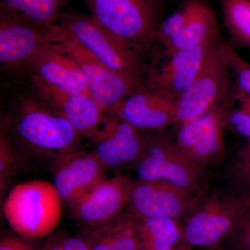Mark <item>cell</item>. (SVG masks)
<instances>
[{"label": "cell", "mask_w": 250, "mask_h": 250, "mask_svg": "<svg viewBox=\"0 0 250 250\" xmlns=\"http://www.w3.org/2000/svg\"><path fill=\"white\" fill-rule=\"evenodd\" d=\"M56 23L66 29L83 48L108 68L143 82L139 49L113 35L91 16L61 13Z\"/></svg>", "instance_id": "3957f363"}, {"label": "cell", "mask_w": 250, "mask_h": 250, "mask_svg": "<svg viewBox=\"0 0 250 250\" xmlns=\"http://www.w3.org/2000/svg\"><path fill=\"white\" fill-rule=\"evenodd\" d=\"M42 250H64L61 243L60 238H52L45 243Z\"/></svg>", "instance_id": "1f68e13d"}, {"label": "cell", "mask_w": 250, "mask_h": 250, "mask_svg": "<svg viewBox=\"0 0 250 250\" xmlns=\"http://www.w3.org/2000/svg\"><path fill=\"white\" fill-rule=\"evenodd\" d=\"M232 174L239 192L250 199V156L238 154Z\"/></svg>", "instance_id": "f1b7e54d"}, {"label": "cell", "mask_w": 250, "mask_h": 250, "mask_svg": "<svg viewBox=\"0 0 250 250\" xmlns=\"http://www.w3.org/2000/svg\"><path fill=\"white\" fill-rule=\"evenodd\" d=\"M134 180L118 174L104 179L68 206L71 217L84 227L103 225L125 211Z\"/></svg>", "instance_id": "9c48e42d"}, {"label": "cell", "mask_w": 250, "mask_h": 250, "mask_svg": "<svg viewBox=\"0 0 250 250\" xmlns=\"http://www.w3.org/2000/svg\"><path fill=\"white\" fill-rule=\"evenodd\" d=\"M22 160L4 125L0 135V188L4 193L11 181L22 167Z\"/></svg>", "instance_id": "d4e9b609"}, {"label": "cell", "mask_w": 250, "mask_h": 250, "mask_svg": "<svg viewBox=\"0 0 250 250\" xmlns=\"http://www.w3.org/2000/svg\"><path fill=\"white\" fill-rule=\"evenodd\" d=\"M213 42L171 53L164 52L167 59L149 72L146 87L179 98L197 77Z\"/></svg>", "instance_id": "2e32d148"}, {"label": "cell", "mask_w": 250, "mask_h": 250, "mask_svg": "<svg viewBox=\"0 0 250 250\" xmlns=\"http://www.w3.org/2000/svg\"><path fill=\"white\" fill-rule=\"evenodd\" d=\"M177 97L141 88L126 97L108 113L141 130H161L174 125Z\"/></svg>", "instance_id": "9a60e30c"}, {"label": "cell", "mask_w": 250, "mask_h": 250, "mask_svg": "<svg viewBox=\"0 0 250 250\" xmlns=\"http://www.w3.org/2000/svg\"><path fill=\"white\" fill-rule=\"evenodd\" d=\"M220 5L230 45L250 47V0H220Z\"/></svg>", "instance_id": "603a6c76"}, {"label": "cell", "mask_w": 250, "mask_h": 250, "mask_svg": "<svg viewBox=\"0 0 250 250\" xmlns=\"http://www.w3.org/2000/svg\"><path fill=\"white\" fill-rule=\"evenodd\" d=\"M224 51L234 80L233 85L250 95V63L243 60L229 42H224Z\"/></svg>", "instance_id": "4316f807"}, {"label": "cell", "mask_w": 250, "mask_h": 250, "mask_svg": "<svg viewBox=\"0 0 250 250\" xmlns=\"http://www.w3.org/2000/svg\"><path fill=\"white\" fill-rule=\"evenodd\" d=\"M137 229L143 250H171L183 241V228L174 219H139Z\"/></svg>", "instance_id": "44dd1931"}, {"label": "cell", "mask_w": 250, "mask_h": 250, "mask_svg": "<svg viewBox=\"0 0 250 250\" xmlns=\"http://www.w3.org/2000/svg\"><path fill=\"white\" fill-rule=\"evenodd\" d=\"M208 250H229L226 249V248H224L223 246H222L221 245H218V246H216L213 247V248H210Z\"/></svg>", "instance_id": "836d02e7"}, {"label": "cell", "mask_w": 250, "mask_h": 250, "mask_svg": "<svg viewBox=\"0 0 250 250\" xmlns=\"http://www.w3.org/2000/svg\"><path fill=\"white\" fill-rule=\"evenodd\" d=\"M193 192L166 182L134 180L125 211L134 218H167L179 220L194 205Z\"/></svg>", "instance_id": "7c38bea8"}, {"label": "cell", "mask_w": 250, "mask_h": 250, "mask_svg": "<svg viewBox=\"0 0 250 250\" xmlns=\"http://www.w3.org/2000/svg\"><path fill=\"white\" fill-rule=\"evenodd\" d=\"M27 65L32 76L55 89L91 96L77 62L58 43L42 46Z\"/></svg>", "instance_id": "ac0fdd59"}, {"label": "cell", "mask_w": 250, "mask_h": 250, "mask_svg": "<svg viewBox=\"0 0 250 250\" xmlns=\"http://www.w3.org/2000/svg\"><path fill=\"white\" fill-rule=\"evenodd\" d=\"M196 0H190L182 8L170 14L160 25L156 28L155 39L163 45L182 30L188 20L191 16Z\"/></svg>", "instance_id": "484cf974"}, {"label": "cell", "mask_w": 250, "mask_h": 250, "mask_svg": "<svg viewBox=\"0 0 250 250\" xmlns=\"http://www.w3.org/2000/svg\"><path fill=\"white\" fill-rule=\"evenodd\" d=\"M62 200L53 184L43 180L29 181L10 190L3 211L13 231L24 238H42L58 225Z\"/></svg>", "instance_id": "7a4b0ae2"}, {"label": "cell", "mask_w": 250, "mask_h": 250, "mask_svg": "<svg viewBox=\"0 0 250 250\" xmlns=\"http://www.w3.org/2000/svg\"><path fill=\"white\" fill-rule=\"evenodd\" d=\"M225 106L221 103L179 127L177 146L202 168L213 165L225 154Z\"/></svg>", "instance_id": "30bf717a"}, {"label": "cell", "mask_w": 250, "mask_h": 250, "mask_svg": "<svg viewBox=\"0 0 250 250\" xmlns=\"http://www.w3.org/2000/svg\"><path fill=\"white\" fill-rule=\"evenodd\" d=\"M192 248L191 247L187 246V245L182 243V244L178 245V246L171 250H192Z\"/></svg>", "instance_id": "d6a6232c"}, {"label": "cell", "mask_w": 250, "mask_h": 250, "mask_svg": "<svg viewBox=\"0 0 250 250\" xmlns=\"http://www.w3.org/2000/svg\"><path fill=\"white\" fill-rule=\"evenodd\" d=\"M9 131L27 152L51 162L80 149L83 139L63 116L41 99H24L18 104L10 118Z\"/></svg>", "instance_id": "6da1fadb"}, {"label": "cell", "mask_w": 250, "mask_h": 250, "mask_svg": "<svg viewBox=\"0 0 250 250\" xmlns=\"http://www.w3.org/2000/svg\"><path fill=\"white\" fill-rule=\"evenodd\" d=\"M105 170L91 151L81 148L59 156L50 164L52 184L67 206L106 178Z\"/></svg>", "instance_id": "5bb4252c"}, {"label": "cell", "mask_w": 250, "mask_h": 250, "mask_svg": "<svg viewBox=\"0 0 250 250\" xmlns=\"http://www.w3.org/2000/svg\"><path fill=\"white\" fill-rule=\"evenodd\" d=\"M39 98L67 120L82 137L89 139L106 113L90 95L63 93L32 76Z\"/></svg>", "instance_id": "e0dca14e"}, {"label": "cell", "mask_w": 250, "mask_h": 250, "mask_svg": "<svg viewBox=\"0 0 250 250\" xmlns=\"http://www.w3.org/2000/svg\"><path fill=\"white\" fill-rule=\"evenodd\" d=\"M59 26L57 43L77 62L90 95L106 113L131 94L146 86L143 82L108 68L83 48L66 29Z\"/></svg>", "instance_id": "52a82bcc"}, {"label": "cell", "mask_w": 250, "mask_h": 250, "mask_svg": "<svg viewBox=\"0 0 250 250\" xmlns=\"http://www.w3.org/2000/svg\"><path fill=\"white\" fill-rule=\"evenodd\" d=\"M218 38V26L213 10L196 0L191 16L173 39L164 45L167 53L207 45Z\"/></svg>", "instance_id": "ffe728a7"}, {"label": "cell", "mask_w": 250, "mask_h": 250, "mask_svg": "<svg viewBox=\"0 0 250 250\" xmlns=\"http://www.w3.org/2000/svg\"><path fill=\"white\" fill-rule=\"evenodd\" d=\"M80 236L90 250H143L137 220L126 211L103 225L84 227Z\"/></svg>", "instance_id": "d6986e66"}, {"label": "cell", "mask_w": 250, "mask_h": 250, "mask_svg": "<svg viewBox=\"0 0 250 250\" xmlns=\"http://www.w3.org/2000/svg\"><path fill=\"white\" fill-rule=\"evenodd\" d=\"M62 0H1V14L39 25L55 24Z\"/></svg>", "instance_id": "7402d4cb"}, {"label": "cell", "mask_w": 250, "mask_h": 250, "mask_svg": "<svg viewBox=\"0 0 250 250\" xmlns=\"http://www.w3.org/2000/svg\"><path fill=\"white\" fill-rule=\"evenodd\" d=\"M133 166L139 180L166 182L192 192L198 188L203 170L163 134L147 136Z\"/></svg>", "instance_id": "8992f818"}, {"label": "cell", "mask_w": 250, "mask_h": 250, "mask_svg": "<svg viewBox=\"0 0 250 250\" xmlns=\"http://www.w3.org/2000/svg\"><path fill=\"white\" fill-rule=\"evenodd\" d=\"M225 106V128L244 137H250V95L234 85L229 89Z\"/></svg>", "instance_id": "cb8c5ba5"}, {"label": "cell", "mask_w": 250, "mask_h": 250, "mask_svg": "<svg viewBox=\"0 0 250 250\" xmlns=\"http://www.w3.org/2000/svg\"><path fill=\"white\" fill-rule=\"evenodd\" d=\"M223 241L229 250H250V207Z\"/></svg>", "instance_id": "83f0119b"}, {"label": "cell", "mask_w": 250, "mask_h": 250, "mask_svg": "<svg viewBox=\"0 0 250 250\" xmlns=\"http://www.w3.org/2000/svg\"><path fill=\"white\" fill-rule=\"evenodd\" d=\"M224 42L219 37L213 41L197 77L177 99L174 123L177 127L209 111L225 98L231 88L232 75Z\"/></svg>", "instance_id": "5b68a950"}, {"label": "cell", "mask_w": 250, "mask_h": 250, "mask_svg": "<svg viewBox=\"0 0 250 250\" xmlns=\"http://www.w3.org/2000/svg\"><path fill=\"white\" fill-rule=\"evenodd\" d=\"M250 207V199L241 192L213 193L189 215L182 243L207 249L220 245Z\"/></svg>", "instance_id": "277c9868"}, {"label": "cell", "mask_w": 250, "mask_h": 250, "mask_svg": "<svg viewBox=\"0 0 250 250\" xmlns=\"http://www.w3.org/2000/svg\"><path fill=\"white\" fill-rule=\"evenodd\" d=\"M91 17L113 35L140 49L155 39L153 0H87Z\"/></svg>", "instance_id": "ba28073f"}, {"label": "cell", "mask_w": 250, "mask_h": 250, "mask_svg": "<svg viewBox=\"0 0 250 250\" xmlns=\"http://www.w3.org/2000/svg\"><path fill=\"white\" fill-rule=\"evenodd\" d=\"M59 26L39 25L19 18L1 14L0 62L6 68L27 64L36 52L48 43L58 42Z\"/></svg>", "instance_id": "4fadbf2b"}, {"label": "cell", "mask_w": 250, "mask_h": 250, "mask_svg": "<svg viewBox=\"0 0 250 250\" xmlns=\"http://www.w3.org/2000/svg\"><path fill=\"white\" fill-rule=\"evenodd\" d=\"M60 241L64 250H90L86 242L80 236L62 237Z\"/></svg>", "instance_id": "f546056e"}, {"label": "cell", "mask_w": 250, "mask_h": 250, "mask_svg": "<svg viewBox=\"0 0 250 250\" xmlns=\"http://www.w3.org/2000/svg\"><path fill=\"white\" fill-rule=\"evenodd\" d=\"M0 250H35L24 241L15 238H3L0 243Z\"/></svg>", "instance_id": "4dcf8cb0"}, {"label": "cell", "mask_w": 250, "mask_h": 250, "mask_svg": "<svg viewBox=\"0 0 250 250\" xmlns=\"http://www.w3.org/2000/svg\"><path fill=\"white\" fill-rule=\"evenodd\" d=\"M147 136L141 130L106 113L99 129L90 138L91 152L105 170L134 166L142 152Z\"/></svg>", "instance_id": "8fae6325"}]
</instances>
